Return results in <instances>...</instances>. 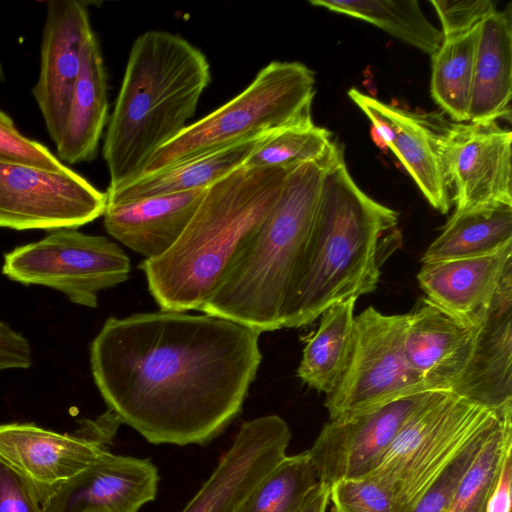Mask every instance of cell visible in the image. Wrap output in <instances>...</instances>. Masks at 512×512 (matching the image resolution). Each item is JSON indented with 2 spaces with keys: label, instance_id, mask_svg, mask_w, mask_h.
<instances>
[{
  "label": "cell",
  "instance_id": "6",
  "mask_svg": "<svg viewBox=\"0 0 512 512\" xmlns=\"http://www.w3.org/2000/svg\"><path fill=\"white\" fill-rule=\"evenodd\" d=\"M449 390H430L366 477L384 487L398 512H411L446 467L486 427L511 416Z\"/></svg>",
  "mask_w": 512,
  "mask_h": 512
},
{
  "label": "cell",
  "instance_id": "15",
  "mask_svg": "<svg viewBox=\"0 0 512 512\" xmlns=\"http://www.w3.org/2000/svg\"><path fill=\"white\" fill-rule=\"evenodd\" d=\"M93 34L88 10L82 2H48L39 76L32 93L55 144L65 124L72 92L80 74L85 44Z\"/></svg>",
  "mask_w": 512,
  "mask_h": 512
},
{
  "label": "cell",
  "instance_id": "3",
  "mask_svg": "<svg viewBox=\"0 0 512 512\" xmlns=\"http://www.w3.org/2000/svg\"><path fill=\"white\" fill-rule=\"evenodd\" d=\"M291 168L242 165L206 189L172 247L139 265L161 310L199 311L214 295L270 213Z\"/></svg>",
  "mask_w": 512,
  "mask_h": 512
},
{
  "label": "cell",
  "instance_id": "34",
  "mask_svg": "<svg viewBox=\"0 0 512 512\" xmlns=\"http://www.w3.org/2000/svg\"><path fill=\"white\" fill-rule=\"evenodd\" d=\"M0 159L56 171L69 169L42 143L21 134L13 120L2 110H0Z\"/></svg>",
  "mask_w": 512,
  "mask_h": 512
},
{
  "label": "cell",
  "instance_id": "37",
  "mask_svg": "<svg viewBox=\"0 0 512 512\" xmlns=\"http://www.w3.org/2000/svg\"><path fill=\"white\" fill-rule=\"evenodd\" d=\"M29 341L0 319V371L26 369L32 365Z\"/></svg>",
  "mask_w": 512,
  "mask_h": 512
},
{
  "label": "cell",
  "instance_id": "24",
  "mask_svg": "<svg viewBox=\"0 0 512 512\" xmlns=\"http://www.w3.org/2000/svg\"><path fill=\"white\" fill-rule=\"evenodd\" d=\"M270 132L196 156L155 173L143 174L117 187H108L105 192L106 204L206 189L244 165L249 155Z\"/></svg>",
  "mask_w": 512,
  "mask_h": 512
},
{
  "label": "cell",
  "instance_id": "14",
  "mask_svg": "<svg viewBox=\"0 0 512 512\" xmlns=\"http://www.w3.org/2000/svg\"><path fill=\"white\" fill-rule=\"evenodd\" d=\"M291 431L278 415L242 424L218 465L182 512H237L239 507L287 455Z\"/></svg>",
  "mask_w": 512,
  "mask_h": 512
},
{
  "label": "cell",
  "instance_id": "26",
  "mask_svg": "<svg viewBox=\"0 0 512 512\" xmlns=\"http://www.w3.org/2000/svg\"><path fill=\"white\" fill-rule=\"evenodd\" d=\"M511 244V205L454 212L425 251L422 262L484 256Z\"/></svg>",
  "mask_w": 512,
  "mask_h": 512
},
{
  "label": "cell",
  "instance_id": "10",
  "mask_svg": "<svg viewBox=\"0 0 512 512\" xmlns=\"http://www.w3.org/2000/svg\"><path fill=\"white\" fill-rule=\"evenodd\" d=\"M120 424L108 409L74 433L33 423L0 424V464L14 472L43 505L108 450Z\"/></svg>",
  "mask_w": 512,
  "mask_h": 512
},
{
  "label": "cell",
  "instance_id": "41",
  "mask_svg": "<svg viewBox=\"0 0 512 512\" xmlns=\"http://www.w3.org/2000/svg\"><path fill=\"white\" fill-rule=\"evenodd\" d=\"M3 78V69H2V66L0 64V80H2Z\"/></svg>",
  "mask_w": 512,
  "mask_h": 512
},
{
  "label": "cell",
  "instance_id": "13",
  "mask_svg": "<svg viewBox=\"0 0 512 512\" xmlns=\"http://www.w3.org/2000/svg\"><path fill=\"white\" fill-rule=\"evenodd\" d=\"M429 391L406 395L349 417L329 419L308 450L318 481L330 487L341 480L369 475Z\"/></svg>",
  "mask_w": 512,
  "mask_h": 512
},
{
  "label": "cell",
  "instance_id": "39",
  "mask_svg": "<svg viewBox=\"0 0 512 512\" xmlns=\"http://www.w3.org/2000/svg\"><path fill=\"white\" fill-rule=\"evenodd\" d=\"M329 502V486L318 482L314 489L308 494L297 512H326Z\"/></svg>",
  "mask_w": 512,
  "mask_h": 512
},
{
  "label": "cell",
  "instance_id": "21",
  "mask_svg": "<svg viewBox=\"0 0 512 512\" xmlns=\"http://www.w3.org/2000/svg\"><path fill=\"white\" fill-rule=\"evenodd\" d=\"M392 128L388 144L429 204L447 213L452 205L442 162L449 122L436 114L417 113L380 102Z\"/></svg>",
  "mask_w": 512,
  "mask_h": 512
},
{
  "label": "cell",
  "instance_id": "16",
  "mask_svg": "<svg viewBox=\"0 0 512 512\" xmlns=\"http://www.w3.org/2000/svg\"><path fill=\"white\" fill-rule=\"evenodd\" d=\"M158 482L150 459L107 450L42 507L45 512H138L155 499Z\"/></svg>",
  "mask_w": 512,
  "mask_h": 512
},
{
  "label": "cell",
  "instance_id": "4",
  "mask_svg": "<svg viewBox=\"0 0 512 512\" xmlns=\"http://www.w3.org/2000/svg\"><path fill=\"white\" fill-rule=\"evenodd\" d=\"M210 81L206 56L183 37L151 30L135 39L102 149L109 187L144 173L185 129Z\"/></svg>",
  "mask_w": 512,
  "mask_h": 512
},
{
  "label": "cell",
  "instance_id": "32",
  "mask_svg": "<svg viewBox=\"0 0 512 512\" xmlns=\"http://www.w3.org/2000/svg\"><path fill=\"white\" fill-rule=\"evenodd\" d=\"M507 419H512V415L497 419L481 431L446 467L416 503L411 512H448L453 495L463 474L486 439Z\"/></svg>",
  "mask_w": 512,
  "mask_h": 512
},
{
  "label": "cell",
  "instance_id": "27",
  "mask_svg": "<svg viewBox=\"0 0 512 512\" xmlns=\"http://www.w3.org/2000/svg\"><path fill=\"white\" fill-rule=\"evenodd\" d=\"M310 3L366 21L429 55H432L443 41L441 30L427 19L419 2L415 0H311Z\"/></svg>",
  "mask_w": 512,
  "mask_h": 512
},
{
  "label": "cell",
  "instance_id": "2",
  "mask_svg": "<svg viewBox=\"0 0 512 512\" xmlns=\"http://www.w3.org/2000/svg\"><path fill=\"white\" fill-rule=\"evenodd\" d=\"M398 213L355 183L337 146L322 177L310 238L284 307L282 328H299L332 305L373 292L401 246Z\"/></svg>",
  "mask_w": 512,
  "mask_h": 512
},
{
  "label": "cell",
  "instance_id": "30",
  "mask_svg": "<svg viewBox=\"0 0 512 512\" xmlns=\"http://www.w3.org/2000/svg\"><path fill=\"white\" fill-rule=\"evenodd\" d=\"M318 482L308 451L286 456L254 488L237 512H297Z\"/></svg>",
  "mask_w": 512,
  "mask_h": 512
},
{
  "label": "cell",
  "instance_id": "11",
  "mask_svg": "<svg viewBox=\"0 0 512 512\" xmlns=\"http://www.w3.org/2000/svg\"><path fill=\"white\" fill-rule=\"evenodd\" d=\"M106 193L72 169L0 159V227L75 229L103 216Z\"/></svg>",
  "mask_w": 512,
  "mask_h": 512
},
{
  "label": "cell",
  "instance_id": "8",
  "mask_svg": "<svg viewBox=\"0 0 512 512\" xmlns=\"http://www.w3.org/2000/svg\"><path fill=\"white\" fill-rule=\"evenodd\" d=\"M130 270L128 255L115 242L72 228L16 247L4 255L2 267L12 281L53 288L90 308L97 307L100 291L125 282Z\"/></svg>",
  "mask_w": 512,
  "mask_h": 512
},
{
  "label": "cell",
  "instance_id": "33",
  "mask_svg": "<svg viewBox=\"0 0 512 512\" xmlns=\"http://www.w3.org/2000/svg\"><path fill=\"white\" fill-rule=\"evenodd\" d=\"M329 488L330 501L340 512H398L391 494L371 479L341 480Z\"/></svg>",
  "mask_w": 512,
  "mask_h": 512
},
{
  "label": "cell",
  "instance_id": "1",
  "mask_svg": "<svg viewBox=\"0 0 512 512\" xmlns=\"http://www.w3.org/2000/svg\"><path fill=\"white\" fill-rule=\"evenodd\" d=\"M260 335L204 313L109 317L90 346L91 372L108 410L148 442L203 445L241 412Z\"/></svg>",
  "mask_w": 512,
  "mask_h": 512
},
{
  "label": "cell",
  "instance_id": "7",
  "mask_svg": "<svg viewBox=\"0 0 512 512\" xmlns=\"http://www.w3.org/2000/svg\"><path fill=\"white\" fill-rule=\"evenodd\" d=\"M314 94L310 68L300 62L272 61L242 92L160 147L143 174L310 118Z\"/></svg>",
  "mask_w": 512,
  "mask_h": 512
},
{
  "label": "cell",
  "instance_id": "22",
  "mask_svg": "<svg viewBox=\"0 0 512 512\" xmlns=\"http://www.w3.org/2000/svg\"><path fill=\"white\" fill-rule=\"evenodd\" d=\"M108 121L107 76L95 35L85 44L65 124L56 143L59 160L70 164L93 160Z\"/></svg>",
  "mask_w": 512,
  "mask_h": 512
},
{
  "label": "cell",
  "instance_id": "12",
  "mask_svg": "<svg viewBox=\"0 0 512 512\" xmlns=\"http://www.w3.org/2000/svg\"><path fill=\"white\" fill-rule=\"evenodd\" d=\"M511 144V131L496 120L449 124L442 162L454 212L512 206Z\"/></svg>",
  "mask_w": 512,
  "mask_h": 512
},
{
  "label": "cell",
  "instance_id": "9",
  "mask_svg": "<svg viewBox=\"0 0 512 512\" xmlns=\"http://www.w3.org/2000/svg\"><path fill=\"white\" fill-rule=\"evenodd\" d=\"M407 314L386 315L370 306L355 316L347 368L326 395L329 419L349 417L427 389L404 348Z\"/></svg>",
  "mask_w": 512,
  "mask_h": 512
},
{
  "label": "cell",
  "instance_id": "31",
  "mask_svg": "<svg viewBox=\"0 0 512 512\" xmlns=\"http://www.w3.org/2000/svg\"><path fill=\"white\" fill-rule=\"evenodd\" d=\"M512 450V419H507L486 439L460 479L448 512H486L504 458Z\"/></svg>",
  "mask_w": 512,
  "mask_h": 512
},
{
  "label": "cell",
  "instance_id": "5",
  "mask_svg": "<svg viewBox=\"0 0 512 512\" xmlns=\"http://www.w3.org/2000/svg\"><path fill=\"white\" fill-rule=\"evenodd\" d=\"M332 153L322 161L289 170L260 229L199 311L261 333L282 328L284 307L310 238L323 173Z\"/></svg>",
  "mask_w": 512,
  "mask_h": 512
},
{
  "label": "cell",
  "instance_id": "38",
  "mask_svg": "<svg viewBox=\"0 0 512 512\" xmlns=\"http://www.w3.org/2000/svg\"><path fill=\"white\" fill-rule=\"evenodd\" d=\"M512 463L511 450L507 452L497 485L487 505L486 512H511Z\"/></svg>",
  "mask_w": 512,
  "mask_h": 512
},
{
  "label": "cell",
  "instance_id": "19",
  "mask_svg": "<svg viewBox=\"0 0 512 512\" xmlns=\"http://www.w3.org/2000/svg\"><path fill=\"white\" fill-rule=\"evenodd\" d=\"M512 267V244L492 254L423 263L417 280L434 304L474 327L485 321Z\"/></svg>",
  "mask_w": 512,
  "mask_h": 512
},
{
  "label": "cell",
  "instance_id": "25",
  "mask_svg": "<svg viewBox=\"0 0 512 512\" xmlns=\"http://www.w3.org/2000/svg\"><path fill=\"white\" fill-rule=\"evenodd\" d=\"M357 298L338 302L320 316V324L307 340L297 370L309 387L331 393L350 360L354 341V309Z\"/></svg>",
  "mask_w": 512,
  "mask_h": 512
},
{
  "label": "cell",
  "instance_id": "18",
  "mask_svg": "<svg viewBox=\"0 0 512 512\" xmlns=\"http://www.w3.org/2000/svg\"><path fill=\"white\" fill-rule=\"evenodd\" d=\"M450 391L495 411H512V267L478 329L470 361Z\"/></svg>",
  "mask_w": 512,
  "mask_h": 512
},
{
  "label": "cell",
  "instance_id": "23",
  "mask_svg": "<svg viewBox=\"0 0 512 512\" xmlns=\"http://www.w3.org/2000/svg\"><path fill=\"white\" fill-rule=\"evenodd\" d=\"M512 96V13L510 5L479 24L469 122L510 119Z\"/></svg>",
  "mask_w": 512,
  "mask_h": 512
},
{
  "label": "cell",
  "instance_id": "29",
  "mask_svg": "<svg viewBox=\"0 0 512 512\" xmlns=\"http://www.w3.org/2000/svg\"><path fill=\"white\" fill-rule=\"evenodd\" d=\"M331 134L312 117L271 131L245 161V167H293L326 159L336 148Z\"/></svg>",
  "mask_w": 512,
  "mask_h": 512
},
{
  "label": "cell",
  "instance_id": "35",
  "mask_svg": "<svg viewBox=\"0 0 512 512\" xmlns=\"http://www.w3.org/2000/svg\"><path fill=\"white\" fill-rule=\"evenodd\" d=\"M441 22L443 37L468 31L497 10L492 0L430 2Z\"/></svg>",
  "mask_w": 512,
  "mask_h": 512
},
{
  "label": "cell",
  "instance_id": "20",
  "mask_svg": "<svg viewBox=\"0 0 512 512\" xmlns=\"http://www.w3.org/2000/svg\"><path fill=\"white\" fill-rule=\"evenodd\" d=\"M206 189L106 204L105 229L145 259L159 257L180 237Z\"/></svg>",
  "mask_w": 512,
  "mask_h": 512
},
{
  "label": "cell",
  "instance_id": "17",
  "mask_svg": "<svg viewBox=\"0 0 512 512\" xmlns=\"http://www.w3.org/2000/svg\"><path fill=\"white\" fill-rule=\"evenodd\" d=\"M404 348L427 390H451L463 375L479 327L471 326L422 298L407 314Z\"/></svg>",
  "mask_w": 512,
  "mask_h": 512
},
{
  "label": "cell",
  "instance_id": "40",
  "mask_svg": "<svg viewBox=\"0 0 512 512\" xmlns=\"http://www.w3.org/2000/svg\"><path fill=\"white\" fill-rule=\"evenodd\" d=\"M326 512H340L333 504L331 505V507L327 508Z\"/></svg>",
  "mask_w": 512,
  "mask_h": 512
},
{
  "label": "cell",
  "instance_id": "36",
  "mask_svg": "<svg viewBox=\"0 0 512 512\" xmlns=\"http://www.w3.org/2000/svg\"><path fill=\"white\" fill-rule=\"evenodd\" d=\"M0 512H45L28 486L1 464Z\"/></svg>",
  "mask_w": 512,
  "mask_h": 512
},
{
  "label": "cell",
  "instance_id": "28",
  "mask_svg": "<svg viewBox=\"0 0 512 512\" xmlns=\"http://www.w3.org/2000/svg\"><path fill=\"white\" fill-rule=\"evenodd\" d=\"M479 24L443 37L440 47L431 55V96L457 123L469 122Z\"/></svg>",
  "mask_w": 512,
  "mask_h": 512
}]
</instances>
